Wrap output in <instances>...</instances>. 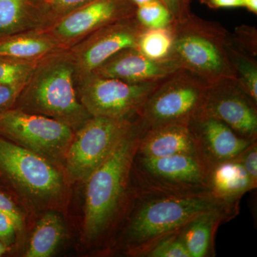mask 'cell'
<instances>
[{"instance_id":"52a82bcc","label":"cell","mask_w":257,"mask_h":257,"mask_svg":"<svg viewBox=\"0 0 257 257\" xmlns=\"http://www.w3.org/2000/svg\"><path fill=\"white\" fill-rule=\"evenodd\" d=\"M209 84L180 68L161 81L150 94L139 117L146 127L189 124L202 109Z\"/></svg>"},{"instance_id":"d6a6232c","label":"cell","mask_w":257,"mask_h":257,"mask_svg":"<svg viewBox=\"0 0 257 257\" xmlns=\"http://www.w3.org/2000/svg\"><path fill=\"white\" fill-rule=\"evenodd\" d=\"M23 87L0 85V114L14 106Z\"/></svg>"},{"instance_id":"ac0fdd59","label":"cell","mask_w":257,"mask_h":257,"mask_svg":"<svg viewBox=\"0 0 257 257\" xmlns=\"http://www.w3.org/2000/svg\"><path fill=\"white\" fill-rule=\"evenodd\" d=\"M46 24L43 0H0V37L40 30Z\"/></svg>"},{"instance_id":"74e56055","label":"cell","mask_w":257,"mask_h":257,"mask_svg":"<svg viewBox=\"0 0 257 257\" xmlns=\"http://www.w3.org/2000/svg\"><path fill=\"white\" fill-rule=\"evenodd\" d=\"M53 1H54V0H44V2H45V4H46V5H47H47H50V3Z\"/></svg>"},{"instance_id":"603a6c76","label":"cell","mask_w":257,"mask_h":257,"mask_svg":"<svg viewBox=\"0 0 257 257\" xmlns=\"http://www.w3.org/2000/svg\"><path fill=\"white\" fill-rule=\"evenodd\" d=\"M173 40L171 25L163 28H145L139 37L136 48L152 60H167L170 59Z\"/></svg>"},{"instance_id":"4316f807","label":"cell","mask_w":257,"mask_h":257,"mask_svg":"<svg viewBox=\"0 0 257 257\" xmlns=\"http://www.w3.org/2000/svg\"><path fill=\"white\" fill-rule=\"evenodd\" d=\"M230 40L236 46L253 57L257 56V30L254 27L241 25L236 27Z\"/></svg>"},{"instance_id":"d4e9b609","label":"cell","mask_w":257,"mask_h":257,"mask_svg":"<svg viewBox=\"0 0 257 257\" xmlns=\"http://www.w3.org/2000/svg\"><path fill=\"white\" fill-rule=\"evenodd\" d=\"M135 18L147 29L167 28L173 23L170 10L160 0L137 7Z\"/></svg>"},{"instance_id":"d6986e66","label":"cell","mask_w":257,"mask_h":257,"mask_svg":"<svg viewBox=\"0 0 257 257\" xmlns=\"http://www.w3.org/2000/svg\"><path fill=\"white\" fill-rule=\"evenodd\" d=\"M207 184L216 197L234 203L239 202L246 193L257 187L236 157L211 167L208 170Z\"/></svg>"},{"instance_id":"8d00e7d4","label":"cell","mask_w":257,"mask_h":257,"mask_svg":"<svg viewBox=\"0 0 257 257\" xmlns=\"http://www.w3.org/2000/svg\"><path fill=\"white\" fill-rule=\"evenodd\" d=\"M5 250H6V246L3 244V243L0 242V255L3 254L5 253Z\"/></svg>"},{"instance_id":"e575fe53","label":"cell","mask_w":257,"mask_h":257,"mask_svg":"<svg viewBox=\"0 0 257 257\" xmlns=\"http://www.w3.org/2000/svg\"><path fill=\"white\" fill-rule=\"evenodd\" d=\"M243 7L251 13H257V0H242Z\"/></svg>"},{"instance_id":"9c48e42d","label":"cell","mask_w":257,"mask_h":257,"mask_svg":"<svg viewBox=\"0 0 257 257\" xmlns=\"http://www.w3.org/2000/svg\"><path fill=\"white\" fill-rule=\"evenodd\" d=\"M75 131L62 121L13 107L0 114V136L63 168ZM59 168V167H58Z\"/></svg>"},{"instance_id":"f546056e","label":"cell","mask_w":257,"mask_h":257,"mask_svg":"<svg viewBox=\"0 0 257 257\" xmlns=\"http://www.w3.org/2000/svg\"><path fill=\"white\" fill-rule=\"evenodd\" d=\"M0 211L9 215L16 224L18 231L23 229V216L11 197L0 189Z\"/></svg>"},{"instance_id":"5b68a950","label":"cell","mask_w":257,"mask_h":257,"mask_svg":"<svg viewBox=\"0 0 257 257\" xmlns=\"http://www.w3.org/2000/svg\"><path fill=\"white\" fill-rule=\"evenodd\" d=\"M174 40L170 59L209 85L224 79H236L226 52L230 33L216 22L191 13L171 24Z\"/></svg>"},{"instance_id":"5bb4252c","label":"cell","mask_w":257,"mask_h":257,"mask_svg":"<svg viewBox=\"0 0 257 257\" xmlns=\"http://www.w3.org/2000/svg\"><path fill=\"white\" fill-rule=\"evenodd\" d=\"M189 126L198 156L208 170L220 162L237 157L255 142L242 138L220 120L202 111L190 120Z\"/></svg>"},{"instance_id":"ba28073f","label":"cell","mask_w":257,"mask_h":257,"mask_svg":"<svg viewBox=\"0 0 257 257\" xmlns=\"http://www.w3.org/2000/svg\"><path fill=\"white\" fill-rule=\"evenodd\" d=\"M208 169L194 155L146 158L135 155L132 187L136 192L192 194L209 191Z\"/></svg>"},{"instance_id":"3957f363","label":"cell","mask_w":257,"mask_h":257,"mask_svg":"<svg viewBox=\"0 0 257 257\" xmlns=\"http://www.w3.org/2000/svg\"><path fill=\"white\" fill-rule=\"evenodd\" d=\"M13 107L58 120L74 131L92 116L77 96L75 67L68 50L39 61Z\"/></svg>"},{"instance_id":"cb8c5ba5","label":"cell","mask_w":257,"mask_h":257,"mask_svg":"<svg viewBox=\"0 0 257 257\" xmlns=\"http://www.w3.org/2000/svg\"><path fill=\"white\" fill-rule=\"evenodd\" d=\"M39 61L24 60L0 56V85L25 87Z\"/></svg>"},{"instance_id":"f1b7e54d","label":"cell","mask_w":257,"mask_h":257,"mask_svg":"<svg viewBox=\"0 0 257 257\" xmlns=\"http://www.w3.org/2000/svg\"><path fill=\"white\" fill-rule=\"evenodd\" d=\"M250 178L257 184V141L253 142L236 157Z\"/></svg>"},{"instance_id":"2e32d148","label":"cell","mask_w":257,"mask_h":257,"mask_svg":"<svg viewBox=\"0 0 257 257\" xmlns=\"http://www.w3.org/2000/svg\"><path fill=\"white\" fill-rule=\"evenodd\" d=\"M179 155L199 157L189 124L179 123L145 127L136 155L146 158H161Z\"/></svg>"},{"instance_id":"836d02e7","label":"cell","mask_w":257,"mask_h":257,"mask_svg":"<svg viewBox=\"0 0 257 257\" xmlns=\"http://www.w3.org/2000/svg\"><path fill=\"white\" fill-rule=\"evenodd\" d=\"M201 1L212 9L243 7L242 0H201Z\"/></svg>"},{"instance_id":"f35d334b","label":"cell","mask_w":257,"mask_h":257,"mask_svg":"<svg viewBox=\"0 0 257 257\" xmlns=\"http://www.w3.org/2000/svg\"><path fill=\"white\" fill-rule=\"evenodd\" d=\"M0 189H1V187H0Z\"/></svg>"},{"instance_id":"4fadbf2b","label":"cell","mask_w":257,"mask_h":257,"mask_svg":"<svg viewBox=\"0 0 257 257\" xmlns=\"http://www.w3.org/2000/svg\"><path fill=\"white\" fill-rule=\"evenodd\" d=\"M201 111L220 120L242 138L256 141L257 102L236 79L209 85Z\"/></svg>"},{"instance_id":"d590c367","label":"cell","mask_w":257,"mask_h":257,"mask_svg":"<svg viewBox=\"0 0 257 257\" xmlns=\"http://www.w3.org/2000/svg\"><path fill=\"white\" fill-rule=\"evenodd\" d=\"M132 3L136 7L141 6L147 3H151V2L157 1V0H130Z\"/></svg>"},{"instance_id":"30bf717a","label":"cell","mask_w":257,"mask_h":257,"mask_svg":"<svg viewBox=\"0 0 257 257\" xmlns=\"http://www.w3.org/2000/svg\"><path fill=\"white\" fill-rule=\"evenodd\" d=\"M160 82L133 84L90 74L75 84L79 100L91 116L132 119L139 116Z\"/></svg>"},{"instance_id":"83f0119b","label":"cell","mask_w":257,"mask_h":257,"mask_svg":"<svg viewBox=\"0 0 257 257\" xmlns=\"http://www.w3.org/2000/svg\"><path fill=\"white\" fill-rule=\"evenodd\" d=\"M94 1V0H54L47 7V24L45 27L72 13L74 10Z\"/></svg>"},{"instance_id":"8992f818","label":"cell","mask_w":257,"mask_h":257,"mask_svg":"<svg viewBox=\"0 0 257 257\" xmlns=\"http://www.w3.org/2000/svg\"><path fill=\"white\" fill-rule=\"evenodd\" d=\"M140 117L132 119L91 116L74 133L63 174L67 183L85 182L130 133Z\"/></svg>"},{"instance_id":"4dcf8cb0","label":"cell","mask_w":257,"mask_h":257,"mask_svg":"<svg viewBox=\"0 0 257 257\" xmlns=\"http://www.w3.org/2000/svg\"><path fill=\"white\" fill-rule=\"evenodd\" d=\"M170 10L173 22L184 20L191 14L189 3L191 0H160Z\"/></svg>"},{"instance_id":"9a60e30c","label":"cell","mask_w":257,"mask_h":257,"mask_svg":"<svg viewBox=\"0 0 257 257\" xmlns=\"http://www.w3.org/2000/svg\"><path fill=\"white\" fill-rule=\"evenodd\" d=\"M180 68L175 60H152L137 48H128L112 56L91 74L140 84L160 82Z\"/></svg>"},{"instance_id":"8fae6325","label":"cell","mask_w":257,"mask_h":257,"mask_svg":"<svg viewBox=\"0 0 257 257\" xmlns=\"http://www.w3.org/2000/svg\"><path fill=\"white\" fill-rule=\"evenodd\" d=\"M136 10L130 0H94L40 30L69 50L103 27L135 17Z\"/></svg>"},{"instance_id":"277c9868","label":"cell","mask_w":257,"mask_h":257,"mask_svg":"<svg viewBox=\"0 0 257 257\" xmlns=\"http://www.w3.org/2000/svg\"><path fill=\"white\" fill-rule=\"evenodd\" d=\"M0 182L36 210L64 206L68 183L63 172L44 157L1 136Z\"/></svg>"},{"instance_id":"44dd1931","label":"cell","mask_w":257,"mask_h":257,"mask_svg":"<svg viewBox=\"0 0 257 257\" xmlns=\"http://www.w3.org/2000/svg\"><path fill=\"white\" fill-rule=\"evenodd\" d=\"M64 230L60 216L49 211L37 223L25 256L49 257L53 254L63 238Z\"/></svg>"},{"instance_id":"ffe728a7","label":"cell","mask_w":257,"mask_h":257,"mask_svg":"<svg viewBox=\"0 0 257 257\" xmlns=\"http://www.w3.org/2000/svg\"><path fill=\"white\" fill-rule=\"evenodd\" d=\"M62 50L54 39L40 30L0 37V56L39 61Z\"/></svg>"},{"instance_id":"484cf974","label":"cell","mask_w":257,"mask_h":257,"mask_svg":"<svg viewBox=\"0 0 257 257\" xmlns=\"http://www.w3.org/2000/svg\"><path fill=\"white\" fill-rule=\"evenodd\" d=\"M178 231L160 240L144 257H190L179 238Z\"/></svg>"},{"instance_id":"7c38bea8","label":"cell","mask_w":257,"mask_h":257,"mask_svg":"<svg viewBox=\"0 0 257 257\" xmlns=\"http://www.w3.org/2000/svg\"><path fill=\"white\" fill-rule=\"evenodd\" d=\"M145 28L135 17L103 27L69 49L75 67V82L92 73L120 51L136 48Z\"/></svg>"},{"instance_id":"1f68e13d","label":"cell","mask_w":257,"mask_h":257,"mask_svg":"<svg viewBox=\"0 0 257 257\" xmlns=\"http://www.w3.org/2000/svg\"><path fill=\"white\" fill-rule=\"evenodd\" d=\"M17 231L18 229L13 219L8 214L0 211V242L5 246L9 245Z\"/></svg>"},{"instance_id":"7402d4cb","label":"cell","mask_w":257,"mask_h":257,"mask_svg":"<svg viewBox=\"0 0 257 257\" xmlns=\"http://www.w3.org/2000/svg\"><path fill=\"white\" fill-rule=\"evenodd\" d=\"M226 52L236 81L243 90L257 102L256 57L236 46L230 40V36L226 43Z\"/></svg>"},{"instance_id":"e0dca14e","label":"cell","mask_w":257,"mask_h":257,"mask_svg":"<svg viewBox=\"0 0 257 257\" xmlns=\"http://www.w3.org/2000/svg\"><path fill=\"white\" fill-rule=\"evenodd\" d=\"M237 214L226 211H211L196 216L179 230V238L190 257L215 256L214 237L218 228Z\"/></svg>"},{"instance_id":"7a4b0ae2","label":"cell","mask_w":257,"mask_h":257,"mask_svg":"<svg viewBox=\"0 0 257 257\" xmlns=\"http://www.w3.org/2000/svg\"><path fill=\"white\" fill-rule=\"evenodd\" d=\"M145 126L139 119L109 157L85 181L83 236L105 243L124 219L133 200L132 166Z\"/></svg>"},{"instance_id":"6da1fadb","label":"cell","mask_w":257,"mask_h":257,"mask_svg":"<svg viewBox=\"0 0 257 257\" xmlns=\"http://www.w3.org/2000/svg\"><path fill=\"white\" fill-rule=\"evenodd\" d=\"M239 210V202H226L210 191L192 194L134 192L116 243L127 256L144 257L160 240L177 232L199 214L211 211L238 214Z\"/></svg>"}]
</instances>
